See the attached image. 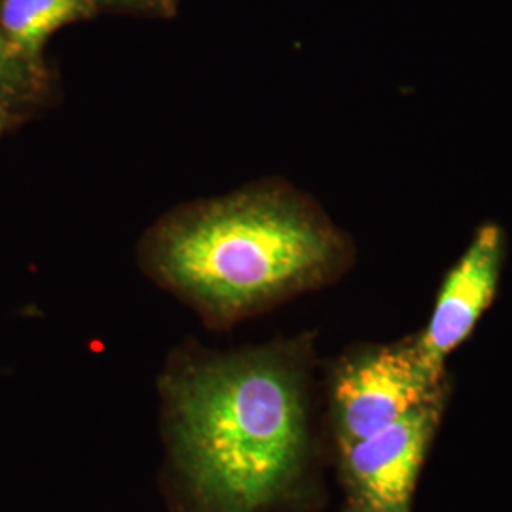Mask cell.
I'll use <instances>...</instances> for the list:
<instances>
[{"label":"cell","instance_id":"obj_9","mask_svg":"<svg viewBox=\"0 0 512 512\" xmlns=\"http://www.w3.org/2000/svg\"><path fill=\"white\" fill-rule=\"evenodd\" d=\"M346 512H387L384 509H378L370 503H366L363 499H357V497H349L348 509Z\"/></svg>","mask_w":512,"mask_h":512},{"label":"cell","instance_id":"obj_1","mask_svg":"<svg viewBox=\"0 0 512 512\" xmlns=\"http://www.w3.org/2000/svg\"><path fill=\"white\" fill-rule=\"evenodd\" d=\"M308 344L188 353L164 378L173 469L190 512H268L308 456Z\"/></svg>","mask_w":512,"mask_h":512},{"label":"cell","instance_id":"obj_4","mask_svg":"<svg viewBox=\"0 0 512 512\" xmlns=\"http://www.w3.org/2000/svg\"><path fill=\"white\" fill-rule=\"evenodd\" d=\"M444 397L423 404L366 439L340 446L349 497L387 512H410L429 444L439 427Z\"/></svg>","mask_w":512,"mask_h":512},{"label":"cell","instance_id":"obj_10","mask_svg":"<svg viewBox=\"0 0 512 512\" xmlns=\"http://www.w3.org/2000/svg\"><path fill=\"white\" fill-rule=\"evenodd\" d=\"M14 118H16V110L0 103V135L14 124Z\"/></svg>","mask_w":512,"mask_h":512},{"label":"cell","instance_id":"obj_3","mask_svg":"<svg viewBox=\"0 0 512 512\" xmlns=\"http://www.w3.org/2000/svg\"><path fill=\"white\" fill-rule=\"evenodd\" d=\"M444 389V378L423 361L416 338L349 353L330 380L338 448L366 439L423 404L442 399Z\"/></svg>","mask_w":512,"mask_h":512},{"label":"cell","instance_id":"obj_8","mask_svg":"<svg viewBox=\"0 0 512 512\" xmlns=\"http://www.w3.org/2000/svg\"><path fill=\"white\" fill-rule=\"evenodd\" d=\"M97 12L109 10L131 16L147 18H173L179 8V0H92Z\"/></svg>","mask_w":512,"mask_h":512},{"label":"cell","instance_id":"obj_7","mask_svg":"<svg viewBox=\"0 0 512 512\" xmlns=\"http://www.w3.org/2000/svg\"><path fill=\"white\" fill-rule=\"evenodd\" d=\"M46 90V67H38L19 54L0 27V103L12 110L35 105Z\"/></svg>","mask_w":512,"mask_h":512},{"label":"cell","instance_id":"obj_6","mask_svg":"<svg viewBox=\"0 0 512 512\" xmlns=\"http://www.w3.org/2000/svg\"><path fill=\"white\" fill-rule=\"evenodd\" d=\"M92 0H0V27L19 54L44 67V46L61 27L92 19Z\"/></svg>","mask_w":512,"mask_h":512},{"label":"cell","instance_id":"obj_5","mask_svg":"<svg viewBox=\"0 0 512 512\" xmlns=\"http://www.w3.org/2000/svg\"><path fill=\"white\" fill-rule=\"evenodd\" d=\"M507 253V236L495 222L482 224L454 268L442 281L433 313L416 338L421 357L437 374L446 359L473 334L494 302Z\"/></svg>","mask_w":512,"mask_h":512},{"label":"cell","instance_id":"obj_2","mask_svg":"<svg viewBox=\"0 0 512 512\" xmlns=\"http://www.w3.org/2000/svg\"><path fill=\"white\" fill-rule=\"evenodd\" d=\"M143 260L162 285L213 325H232L336 279L349 239L294 188L262 184L160 220Z\"/></svg>","mask_w":512,"mask_h":512}]
</instances>
